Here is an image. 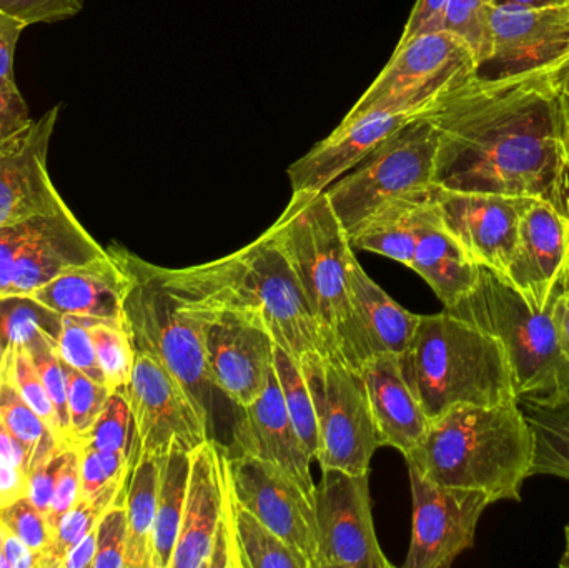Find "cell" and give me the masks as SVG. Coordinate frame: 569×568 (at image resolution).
<instances>
[{"label":"cell","instance_id":"obj_1","mask_svg":"<svg viewBox=\"0 0 569 568\" xmlns=\"http://www.w3.org/2000/svg\"><path fill=\"white\" fill-rule=\"evenodd\" d=\"M423 113L440 140L435 186L543 200L569 220V117L550 70L473 77Z\"/></svg>","mask_w":569,"mask_h":568},{"label":"cell","instance_id":"obj_2","mask_svg":"<svg viewBox=\"0 0 569 568\" xmlns=\"http://www.w3.org/2000/svg\"><path fill=\"white\" fill-rule=\"evenodd\" d=\"M156 272L186 309L222 310L262 327L300 369L328 359L300 282L269 230L213 262L186 269L156 266Z\"/></svg>","mask_w":569,"mask_h":568},{"label":"cell","instance_id":"obj_3","mask_svg":"<svg viewBox=\"0 0 569 568\" xmlns=\"http://www.w3.org/2000/svg\"><path fill=\"white\" fill-rule=\"evenodd\" d=\"M533 456L530 423L520 402H510L453 407L430 420L423 440L405 460L440 486L483 490L495 502H520Z\"/></svg>","mask_w":569,"mask_h":568},{"label":"cell","instance_id":"obj_4","mask_svg":"<svg viewBox=\"0 0 569 568\" xmlns=\"http://www.w3.org/2000/svg\"><path fill=\"white\" fill-rule=\"evenodd\" d=\"M269 232L300 282L328 357L360 370L370 353L348 289L353 247L327 193H291Z\"/></svg>","mask_w":569,"mask_h":568},{"label":"cell","instance_id":"obj_5","mask_svg":"<svg viewBox=\"0 0 569 568\" xmlns=\"http://www.w3.org/2000/svg\"><path fill=\"white\" fill-rule=\"evenodd\" d=\"M398 357L408 387L430 420L457 406L518 402L501 343L448 309L421 316L410 346Z\"/></svg>","mask_w":569,"mask_h":568},{"label":"cell","instance_id":"obj_6","mask_svg":"<svg viewBox=\"0 0 569 568\" xmlns=\"http://www.w3.org/2000/svg\"><path fill=\"white\" fill-rule=\"evenodd\" d=\"M555 300L538 307L503 272L478 266L473 289L448 309L501 343L520 403L569 402V360L555 330Z\"/></svg>","mask_w":569,"mask_h":568},{"label":"cell","instance_id":"obj_7","mask_svg":"<svg viewBox=\"0 0 569 568\" xmlns=\"http://www.w3.org/2000/svg\"><path fill=\"white\" fill-rule=\"evenodd\" d=\"M110 256L127 276L123 296V327L136 352L162 363L189 393L200 417L212 430V390L207 367L202 323L180 306L163 286L156 266L123 247L112 246Z\"/></svg>","mask_w":569,"mask_h":568},{"label":"cell","instance_id":"obj_8","mask_svg":"<svg viewBox=\"0 0 569 568\" xmlns=\"http://www.w3.org/2000/svg\"><path fill=\"white\" fill-rule=\"evenodd\" d=\"M438 143L437 127L418 113L325 190L348 236L385 203L433 190Z\"/></svg>","mask_w":569,"mask_h":568},{"label":"cell","instance_id":"obj_9","mask_svg":"<svg viewBox=\"0 0 569 568\" xmlns=\"http://www.w3.org/2000/svg\"><path fill=\"white\" fill-rule=\"evenodd\" d=\"M477 57L448 30L423 33L395 49L390 62L365 90L345 119L378 110L421 113L473 79Z\"/></svg>","mask_w":569,"mask_h":568},{"label":"cell","instance_id":"obj_10","mask_svg":"<svg viewBox=\"0 0 569 568\" xmlns=\"http://www.w3.org/2000/svg\"><path fill=\"white\" fill-rule=\"evenodd\" d=\"M317 412V462L321 469H340L365 476L377 452V429L360 372L341 360L328 359L301 369Z\"/></svg>","mask_w":569,"mask_h":568},{"label":"cell","instance_id":"obj_11","mask_svg":"<svg viewBox=\"0 0 569 568\" xmlns=\"http://www.w3.org/2000/svg\"><path fill=\"white\" fill-rule=\"evenodd\" d=\"M123 392L133 423L130 466L142 457L162 460L172 450L193 452L210 439L209 426L182 383L153 357L136 352Z\"/></svg>","mask_w":569,"mask_h":568},{"label":"cell","instance_id":"obj_12","mask_svg":"<svg viewBox=\"0 0 569 568\" xmlns=\"http://www.w3.org/2000/svg\"><path fill=\"white\" fill-rule=\"evenodd\" d=\"M318 568H391L371 516L368 474L321 469L315 489Z\"/></svg>","mask_w":569,"mask_h":568},{"label":"cell","instance_id":"obj_13","mask_svg":"<svg viewBox=\"0 0 569 568\" xmlns=\"http://www.w3.org/2000/svg\"><path fill=\"white\" fill-rule=\"evenodd\" d=\"M488 50L475 79L507 80L553 69L569 53V7H493L487 12Z\"/></svg>","mask_w":569,"mask_h":568},{"label":"cell","instance_id":"obj_14","mask_svg":"<svg viewBox=\"0 0 569 568\" xmlns=\"http://www.w3.org/2000/svg\"><path fill=\"white\" fill-rule=\"evenodd\" d=\"M408 474L413 499V527L403 567H450L465 550L473 547L478 522L495 500L483 490L431 482L413 466H408Z\"/></svg>","mask_w":569,"mask_h":568},{"label":"cell","instance_id":"obj_15","mask_svg":"<svg viewBox=\"0 0 569 568\" xmlns=\"http://www.w3.org/2000/svg\"><path fill=\"white\" fill-rule=\"evenodd\" d=\"M186 310L199 317L202 323L207 367L213 387L239 407L256 402L273 372L276 342L272 336L262 327L222 310Z\"/></svg>","mask_w":569,"mask_h":568},{"label":"cell","instance_id":"obj_16","mask_svg":"<svg viewBox=\"0 0 569 568\" xmlns=\"http://www.w3.org/2000/svg\"><path fill=\"white\" fill-rule=\"evenodd\" d=\"M227 464L239 502L303 557L310 568H318L315 504L300 486L272 464L253 457L236 454Z\"/></svg>","mask_w":569,"mask_h":568},{"label":"cell","instance_id":"obj_17","mask_svg":"<svg viewBox=\"0 0 569 568\" xmlns=\"http://www.w3.org/2000/svg\"><path fill=\"white\" fill-rule=\"evenodd\" d=\"M441 222L477 266L507 272L518 242V227L535 199L460 192L435 186Z\"/></svg>","mask_w":569,"mask_h":568},{"label":"cell","instance_id":"obj_18","mask_svg":"<svg viewBox=\"0 0 569 568\" xmlns=\"http://www.w3.org/2000/svg\"><path fill=\"white\" fill-rule=\"evenodd\" d=\"M59 113L60 106L47 110L26 137L0 149V227L50 216L67 206L47 166Z\"/></svg>","mask_w":569,"mask_h":568},{"label":"cell","instance_id":"obj_19","mask_svg":"<svg viewBox=\"0 0 569 568\" xmlns=\"http://www.w3.org/2000/svg\"><path fill=\"white\" fill-rule=\"evenodd\" d=\"M229 452L209 439L190 454L180 536L170 568H209L217 530L229 519Z\"/></svg>","mask_w":569,"mask_h":568},{"label":"cell","instance_id":"obj_20","mask_svg":"<svg viewBox=\"0 0 569 568\" xmlns=\"http://www.w3.org/2000/svg\"><path fill=\"white\" fill-rule=\"evenodd\" d=\"M569 220L535 199L520 220L518 242L505 276L538 307L553 302L567 287Z\"/></svg>","mask_w":569,"mask_h":568},{"label":"cell","instance_id":"obj_21","mask_svg":"<svg viewBox=\"0 0 569 568\" xmlns=\"http://www.w3.org/2000/svg\"><path fill=\"white\" fill-rule=\"evenodd\" d=\"M417 116L413 112L378 110L341 120L327 139L288 167L291 193L325 192Z\"/></svg>","mask_w":569,"mask_h":568},{"label":"cell","instance_id":"obj_22","mask_svg":"<svg viewBox=\"0 0 569 568\" xmlns=\"http://www.w3.org/2000/svg\"><path fill=\"white\" fill-rule=\"evenodd\" d=\"M232 437L237 454L272 464L293 479L315 504L317 486L310 469L313 457L288 416L276 369L262 396L250 406L240 407Z\"/></svg>","mask_w":569,"mask_h":568},{"label":"cell","instance_id":"obj_23","mask_svg":"<svg viewBox=\"0 0 569 568\" xmlns=\"http://www.w3.org/2000/svg\"><path fill=\"white\" fill-rule=\"evenodd\" d=\"M107 253L66 206L40 217L32 236L17 253L6 297H26L67 270L96 262Z\"/></svg>","mask_w":569,"mask_h":568},{"label":"cell","instance_id":"obj_24","mask_svg":"<svg viewBox=\"0 0 569 568\" xmlns=\"http://www.w3.org/2000/svg\"><path fill=\"white\" fill-rule=\"evenodd\" d=\"M367 390L380 447L410 454L427 434L430 419L401 372L400 357L378 353L358 370Z\"/></svg>","mask_w":569,"mask_h":568},{"label":"cell","instance_id":"obj_25","mask_svg":"<svg viewBox=\"0 0 569 568\" xmlns=\"http://www.w3.org/2000/svg\"><path fill=\"white\" fill-rule=\"evenodd\" d=\"M126 290V272L107 253V257L96 262L67 270L26 297L56 316L80 317L123 326Z\"/></svg>","mask_w":569,"mask_h":568},{"label":"cell","instance_id":"obj_26","mask_svg":"<svg viewBox=\"0 0 569 568\" xmlns=\"http://www.w3.org/2000/svg\"><path fill=\"white\" fill-rule=\"evenodd\" d=\"M410 269L433 289L445 309L460 302L473 289L478 279L477 263L445 229L431 196L421 206L417 246Z\"/></svg>","mask_w":569,"mask_h":568},{"label":"cell","instance_id":"obj_27","mask_svg":"<svg viewBox=\"0 0 569 568\" xmlns=\"http://www.w3.org/2000/svg\"><path fill=\"white\" fill-rule=\"evenodd\" d=\"M348 289L358 327L370 357L378 353L401 356L410 346L421 316L395 302L367 276L355 253L348 260Z\"/></svg>","mask_w":569,"mask_h":568},{"label":"cell","instance_id":"obj_28","mask_svg":"<svg viewBox=\"0 0 569 568\" xmlns=\"http://www.w3.org/2000/svg\"><path fill=\"white\" fill-rule=\"evenodd\" d=\"M430 196L431 192L385 203L348 236L351 247L410 267L417 246L421 206Z\"/></svg>","mask_w":569,"mask_h":568},{"label":"cell","instance_id":"obj_29","mask_svg":"<svg viewBox=\"0 0 569 568\" xmlns=\"http://www.w3.org/2000/svg\"><path fill=\"white\" fill-rule=\"evenodd\" d=\"M162 460L142 457L130 466L127 480L126 568H153V526Z\"/></svg>","mask_w":569,"mask_h":568},{"label":"cell","instance_id":"obj_30","mask_svg":"<svg viewBox=\"0 0 569 568\" xmlns=\"http://www.w3.org/2000/svg\"><path fill=\"white\" fill-rule=\"evenodd\" d=\"M190 454L172 450L160 466L156 526H153V568H170L180 536L187 486L190 476Z\"/></svg>","mask_w":569,"mask_h":568},{"label":"cell","instance_id":"obj_31","mask_svg":"<svg viewBox=\"0 0 569 568\" xmlns=\"http://www.w3.org/2000/svg\"><path fill=\"white\" fill-rule=\"evenodd\" d=\"M230 509L239 568H310L303 557L298 556L272 529L239 502L232 482Z\"/></svg>","mask_w":569,"mask_h":568},{"label":"cell","instance_id":"obj_32","mask_svg":"<svg viewBox=\"0 0 569 568\" xmlns=\"http://www.w3.org/2000/svg\"><path fill=\"white\" fill-rule=\"evenodd\" d=\"M0 420L26 447L27 477L53 454L67 449L20 396L10 376L6 349L0 360Z\"/></svg>","mask_w":569,"mask_h":568},{"label":"cell","instance_id":"obj_33","mask_svg":"<svg viewBox=\"0 0 569 568\" xmlns=\"http://www.w3.org/2000/svg\"><path fill=\"white\" fill-rule=\"evenodd\" d=\"M129 474L130 470L123 476L110 480L107 486L97 490L92 496L80 497L77 500L76 506L60 520L49 546L40 556L37 568H62L63 559H66L69 550L77 546L87 534L96 529L103 514L116 502L120 492L126 489Z\"/></svg>","mask_w":569,"mask_h":568},{"label":"cell","instance_id":"obj_34","mask_svg":"<svg viewBox=\"0 0 569 568\" xmlns=\"http://www.w3.org/2000/svg\"><path fill=\"white\" fill-rule=\"evenodd\" d=\"M523 412L535 436L530 476L569 480V402L558 406L523 403Z\"/></svg>","mask_w":569,"mask_h":568},{"label":"cell","instance_id":"obj_35","mask_svg":"<svg viewBox=\"0 0 569 568\" xmlns=\"http://www.w3.org/2000/svg\"><path fill=\"white\" fill-rule=\"evenodd\" d=\"M273 369L279 379L280 389L287 407L288 416L293 422L295 430L303 446L313 459H317L320 449L318 436L317 412H315L313 396L300 366L293 357L288 356L282 347L273 349Z\"/></svg>","mask_w":569,"mask_h":568},{"label":"cell","instance_id":"obj_36","mask_svg":"<svg viewBox=\"0 0 569 568\" xmlns=\"http://www.w3.org/2000/svg\"><path fill=\"white\" fill-rule=\"evenodd\" d=\"M87 322L106 386L112 392L126 390L136 363V350L126 327L102 320L87 319Z\"/></svg>","mask_w":569,"mask_h":568},{"label":"cell","instance_id":"obj_37","mask_svg":"<svg viewBox=\"0 0 569 568\" xmlns=\"http://www.w3.org/2000/svg\"><path fill=\"white\" fill-rule=\"evenodd\" d=\"M66 366L67 407H69V446H80L102 413L112 390L96 382L73 367Z\"/></svg>","mask_w":569,"mask_h":568},{"label":"cell","instance_id":"obj_38","mask_svg":"<svg viewBox=\"0 0 569 568\" xmlns=\"http://www.w3.org/2000/svg\"><path fill=\"white\" fill-rule=\"evenodd\" d=\"M6 356L9 360L10 376L19 390L22 399L29 403L30 409L46 422V426L52 430L53 436L67 446L63 437L62 427H60L59 416H57L56 406L47 393L39 372L33 366L32 357L23 343L9 342L6 346Z\"/></svg>","mask_w":569,"mask_h":568},{"label":"cell","instance_id":"obj_39","mask_svg":"<svg viewBox=\"0 0 569 568\" xmlns=\"http://www.w3.org/2000/svg\"><path fill=\"white\" fill-rule=\"evenodd\" d=\"M133 442L132 413L123 390L110 393L102 413L80 446L129 457Z\"/></svg>","mask_w":569,"mask_h":568},{"label":"cell","instance_id":"obj_40","mask_svg":"<svg viewBox=\"0 0 569 568\" xmlns=\"http://www.w3.org/2000/svg\"><path fill=\"white\" fill-rule=\"evenodd\" d=\"M32 357L33 366L39 372L40 380L47 393L56 406L63 437L69 446V407H67V372L63 360L60 359L57 340L49 333L39 332L29 342L23 343ZM70 447V446H69Z\"/></svg>","mask_w":569,"mask_h":568},{"label":"cell","instance_id":"obj_41","mask_svg":"<svg viewBox=\"0 0 569 568\" xmlns=\"http://www.w3.org/2000/svg\"><path fill=\"white\" fill-rule=\"evenodd\" d=\"M57 349H59L60 359L67 366L86 373L96 382L106 383L99 360H97L96 346H93L87 319L72 316L60 317Z\"/></svg>","mask_w":569,"mask_h":568},{"label":"cell","instance_id":"obj_42","mask_svg":"<svg viewBox=\"0 0 569 568\" xmlns=\"http://www.w3.org/2000/svg\"><path fill=\"white\" fill-rule=\"evenodd\" d=\"M491 0H450L445 13L443 30L463 39L473 50L477 63L487 56V12Z\"/></svg>","mask_w":569,"mask_h":568},{"label":"cell","instance_id":"obj_43","mask_svg":"<svg viewBox=\"0 0 569 568\" xmlns=\"http://www.w3.org/2000/svg\"><path fill=\"white\" fill-rule=\"evenodd\" d=\"M127 489V486H126ZM126 489L107 509L97 526V552L92 568H126L127 506Z\"/></svg>","mask_w":569,"mask_h":568},{"label":"cell","instance_id":"obj_44","mask_svg":"<svg viewBox=\"0 0 569 568\" xmlns=\"http://www.w3.org/2000/svg\"><path fill=\"white\" fill-rule=\"evenodd\" d=\"M0 524L27 544L33 552L39 554V559L49 546L50 530L46 516L27 496L0 509Z\"/></svg>","mask_w":569,"mask_h":568},{"label":"cell","instance_id":"obj_45","mask_svg":"<svg viewBox=\"0 0 569 568\" xmlns=\"http://www.w3.org/2000/svg\"><path fill=\"white\" fill-rule=\"evenodd\" d=\"M80 450V497L92 496L117 477L129 472V457L122 454L102 452L86 446Z\"/></svg>","mask_w":569,"mask_h":568},{"label":"cell","instance_id":"obj_46","mask_svg":"<svg viewBox=\"0 0 569 568\" xmlns=\"http://www.w3.org/2000/svg\"><path fill=\"white\" fill-rule=\"evenodd\" d=\"M80 499V450L72 446L67 449L66 460L60 467L59 477H57L56 490H53L52 504H50L49 514H47V526L50 530V539L59 527L60 520L67 512L76 506Z\"/></svg>","mask_w":569,"mask_h":568},{"label":"cell","instance_id":"obj_47","mask_svg":"<svg viewBox=\"0 0 569 568\" xmlns=\"http://www.w3.org/2000/svg\"><path fill=\"white\" fill-rule=\"evenodd\" d=\"M83 9V0H0V10L30 27L70 19Z\"/></svg>","mask_w":569,"mask_h":568},{"label":"cell","instance_id":"obj_48","mask_svg":"<svg viewBox=\"0 0 569 568\" xmlns=\"http://www.w3.org/2000/svg\"><path fill=\"white\" fill-rule=\"evenodd\" d=\"M29 106L17 86H0V149L13 146L32 129Z\"/></svg>","mask_w":569,"mask_h":568},{"label":"cell","instance_id":"obj_49","mask_svg":"<svg viewBox=\"0 0 569 568\" xmlns=\"http://www.w3.org/2000/svg\"><path fill=\"white\" fill-rule=\"evenodd\" d=\"M67 449L53 454L50 459L36 467L27 477V497L46 517L49 514L50 504H52L57 477H59L60 467H62L63 460H66Z\"/></svg>","mask_w":569,"mask_h":568},{"label":"cell","instance_id":"obj_50","mask_svg":"<svg viewBox=\"0 0 569 568\" xmlns=\"http://www.w3.org/2000/svg\"><path fill=\"white\" fill-rule=\"evenodd\" d=\"M39 219L40 217H36V219L17 223V226L0 227V299H3L9 292L17 253L22 249L27 239L32 236Z\"/></svg>","mask_w":569,"mask_h":568},{"label":"cell","instance_id":"obj_51","mask_svg":"<svg viewBox=\"0 0 569 568\" xmlns=\"http://www.w3.org/2000/svg\"><path fill=\"white\" fill-rule=\"evenodd\" d=\"M448 2L450 0H417L407 23H405L403 33H401L398 46L410 42L411 39L423 36V33L443 30Z\"/></svg>","mask_w":569,"mask_h":568},{"label":"cell","instance_id":"obj_52","mask_svg":"<svg viewBox=\"0 0 569 568\" xmlns=\"http://www.w3.org/2000/svg\"><path fill=\"white\" fill-rule=\"evenodd\" d=\"M27 27L0 10V86H17L13 62L17 42Z\"/></svg>","mask_w":569,"mask_h":568},{"label":"cell","instance_id":"obj_53","mask_svg":"<svg viewBox=\"0 0 569 568\" xmlns=\"http://www.w3.org/2000/svg\"><path fill=\"white\" fill-rule=\"evenodd\" d=\"M27 496V479L16 467L0 460V509Z\"/></svg>","mask_w":569,"mask_h":568},{"label":"cell","instance_id":"obj_54","mask_svg":"<svg viewBox=\"0 0 569 568\" xmlns=\"http://www.w3.org/2000/svg\"><path fill=\"white\" fill-rule=\"evenodd\" d=\"M0 460L16 467L27 479V450L19 439L0 420Z\"/></svg>","mask_w":569,"mask_h":568},{"label":"cell","instance_id":"obj_55","mask_svg":"<svg viewBox=\"0 0 569 568\" xmlns=\"http://www.w3.org/2000/svg\"><path fill=\"white\" fill-rule=\"evenodd\" d=\"M3 550H6L10 568H37L39 566V554L33 552L27 544L10 534L9 530L3 540Z\"/></svg>","mask_w":569,"mask_h":568},{"label":"cell","instance_id":"obj_56","mask_svg":"<svg viewBox=\"0 0 569 568\" xmlns=\"http://www.w3.org/2000/svg\"><path fill=\"white\" fill-rule=\"evenodd\" d=\"M99 526V524H97ZM97 552V527L67 554L62 568H92Z\"/></svg>","mask_w":569,"mask_h":568},{"label":"cell","instance_id":"obj_57","mask_svg":"<svg viewBox=\"0 0 569 568\" xmlns=\"http://www.w3.org/2000/svg\"><path fill=\"white\" fill-rule=\"evenodd\" d=\"M553 323L555 330H557L558 343H560L565 357L569 360V287H565L555 300Z\"/></svg>","mask_w":569,"mask_h":568},{"label":"cell","instance_id":"obj_58","mask_svg":"<svg viewBox=\"0 0 569 568\" xmlns=\"http://www.w3.org/2000/svg\"><path fill=\"white\" fill-rule=\"evenodd\" d=\"M550 77L558 92H560L561 99H563L569 117V53L560 63H557V66L550 70Z\"/></svg>","mask_w":569,"mask_h":568},{"label":"cell","instance_id":"obj_59","mask_svg":"<svg viewBox=\"0 0 569 568\" xmlns=\"http://www.w3.org/2000/svg\"><path fill=\"white\" fill-rule=\"evenodd\" d=\"M493 7H523V9H555L569 7V0H491Z\"/></svg>","mask_w":569,"mask_h":568},{"label":"cell","instance_id":"obj_60","mask_svg":"<svg viewBox=\"0 0 569 568\" xmlns=\"http://www.w3.org/2000/svg\"><path fill=\"white\" fill-rule=\"evenodd\" d=\"M6 527L0 524V568H10L7 562L6 550H3V540H6Z\"/></svg>","mask_w":569,"mask_h":568},{"label":"cell","instance_id":"obj_61","mask_svg":"<svg viewBox=\"0 0 569 568\" xmlns=\"http://www.w3.org/2000/svg\"><path fill=\"white\" fill-rule=\"evenodd\" d=\"M565 537H567V549H565L563 559L560 560V568H569V524L565 530Z\"/></svg>","mask_w":569,"mask_h":568},{"label":"cell","instance_id":"obj_62","mask_svg":"<svg viewBox=\"0 0 569 568\" xmlns=\"http://www.w3.org/2000/svg\"><path fill=\"white\" fill-rule=\"evenodd\" d=\"M567 287H569V259H568V267H567Z\"/></svg>","mask_w":569,"mask_h":568}]
</instances>
